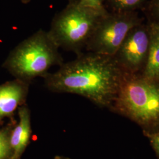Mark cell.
I'll return each instance as SVG.
<instances>
[{
  "mask_svg": "<svg viewBox=\"0 0 159 159\" xmlns=\"http://www.w3.org/2000/svg\"><path fill=\"white\" fill-rule=\"evenodd\" d=\"M152 142L154 149L159 154V134H156L152 137Z\"/></svg>",
  "mask_w": 159,
  "mask_h": 159,
  "instance_id": "cell-14",
  "label": "cell"
},
{
  "mask_svg": "<svg viewBox=\"0 0 159 159\" xmlns=\"http://www.w3.org/2000/svg\"><path fill=\"white\" fill-rule=\"evenodd\" d=\"M18 114V122L10 134L12 151L10 159H20L29 143L32 134L29 107L25 104L19 107Z\"/></svg>",
  "mask_w": 159,
  "mask_h": 159,
  "instance_id": "cell-8",
  "label": "cell"
},
{
  "mask_svg": "<svg viewBox=\"0 0 159 159\" xmlns=\"http://www.w3.org/2000/svg\"><path fill=\"white\" fill-rule=\"evenodd\" d=\"M127 74L114 56L89 52L63 63L56 72L48 73L44 79L50 91L75 94L101 107H110Z\"/></svg>",
  "mask_w": 159,
  "mask_h": 159,
  "instance_id": "cell-1",
  "label": "cell"
},
{
  "mask_svg": "<svg viewBox=\"0 0 159 159\" xmlns=\"http://www.w3.org/2000/svg\"><path fill=\"white\" fill-rule=\"evenodd\" d=\"M146 0H104L110 12H129L137 11L145 6Z\"/></svg>",
  "mask_w": 159,
  "mask_h": 159,
  "instance_id": "cell-10",
  "label": "cell"
},
{
  "mask_svg": "<svg viewBox=\"0 0 159 159\" xmlns=\"http://www.w3.org/2000/svg\"><path fill=\"white\" fill-rule=\"evenodd\" d=\"M30 1H31V0H21V1L23 2V3H24V4H28L29 2H30Z\"/></svg>",
  "mask_w": 159,
  "mask_h": 159,
  "instance_id": "cell-15",
  "label": "cell"
},
{
  "mask_svg": "<svg viewBox=\"0 0 159 159\" xmlns=\"http://www.w3.org/2000/svg\"><path fill=\"white\" fill-rule=\"evenodd\" d=\"M146 14L150 24L159 26V0H150L146 5Z\"/></svg>",
  "mask_w": 159,
  "mask_h": 159,
  "instance_id": "cell-12",
  "label": "cell"
},
{
  "mask_svg": "<svg viewBox=\"0 0 159 159\" xmlns=\"http://www.w3.org/2000/svg\"><path fill=\"white\" fill-rule=\"evenodd\" d=\"M150 45L144 77L156 80L159 75V26L149 23Z\"/></svg>",
  "mask_w": 159,
  "mask_h": 159,
  "instance_id": "cell-9",
  "label": "cell"
},
{
  "mask_svg": "<svg viewBox=\"0 0 159 159\" xmlns=\"http://www.w3.org/2000/svg\"><path fill=\"white\" fill-rule=\"evenodd\" d=\"M69 1V2H72V1H74L75 0H68Z\"/></svg>",
  "mask_w": 159,
  "mask_h": 159,
  "instance_id": "cell-18",
  "label": "cell"
},
{
  "mask_svg": "<svg viewBox=\"0 0 159 159\" xmlns=\"http://www.w3.org/2000/svg\"><path fill=\"white\" fill-rule=\"evenodd\" d=\"M108 11H100L85 7L78 0L69 2L56 15L48 31L58 48L81 53L100 17Z\"/></svg>",
  "mask_w": 159,
  "mask_h": 159,
  "instance_id": "cell-3",
  "label": "cell"
},
{
  "mask_svg": "<svg viewBox=\"0 0 159 159\" xmlns=\"http://www.w3.org/2000/svg\"><path fill=\"white\" fill-rule=\"evenodd\" d=\"M80 4L100 11H107L106 8L104 0H78Z\"/></svg>",
  "mask_w": 159,
  "mask_h": 159,
  "instance_id": "cell-13",
  "label": "cell"
},
{
  "mask_svg": "<svg viewBox=\"0 0 159 159\" xmlns=\"http://www.w3.org/2000/svg\"><path fill=\"white\" fill-rule=\"evenodd\" d=\"M156 81H159V76H158V77H157V80H156Z\"/></svg>",
  "mask_w": 159,
  "mask_h": 159,
  "instance_id": "cell-17",
  "label": "cell"
},
{
  "mask_svg": "<svg viewBox=\"0 0 159 159\" xmlns=\"http://www.w3.org/2000/svg\"><path fill=\"white\" fill-rule=\"evenodd\" d=\"M11 132L9 129H0V159L11 158L12 154L10 145Z\"/></svg>",
  "mask_w": 159,
  "mask_h": 159,
  "instance_id": "cell-11",
  "label": "cell"
},
{
  "mask_svg": "<svg viewBox=\"0 0 159 159\" xmlns=\"http://www.w3.org/2000/svg\"><path fill=\"white\" fill-rule=\"evenodd\" d=\"M127 75L120 85L113 106L115 109L140 125H157L159 123V83L144 77L139 78Z\"/></svg>",
  "mask_w": 159,
  "mask_h": 159,
  "instance_id": "cell-4",
  "label": "cell"
},
{
  "mask_svg": "<svg viewBox=\"0 0 159 159\" xmlns=\"http://www.w3.org/2000/svg\"><path fill=\"white\" fill-rule=\"evenodd\" d=\"M56 159H67V158H64V157H57L56 158Z\"/></svg>",
  "mask_w": 159,
  "mask_h": 159,
  "instance_id": "cell-16",
  "label": "cell"
},
{
  "mask_svg": "<svg viewBox=\"0 0 159 159\" xmlns=\"http://www.w3.org/2000/svg\"><path fill=\"white\" fill-rule=\"evenodd\" d=\"M58 49L48 31L40 29L17 46L6 66L17 79L30 83L36 77H44L51 67L64 63Z\"/></svg>",
  "mask_w": 159,
  "mask_h": 159,
  "instance_id": "cell-2",
  "label": "cell"
},
{
  "mask_svg": "<svg viewBox=\"0 0 159 159\" xmlns=\"http://www.w3.org/2000/svg\"><path fill=\"white\" fill-rule=\"evenodd\" d=\"M149 45V25L141 23L129 32L114 57L127 73H135L146 66Z\"/></svg>",
  "mask_w": 159,
  "mask_h": 159,
  "instance_id": "cell-6",
  "label": "cell"
},
{
  "mask_svg": "<svg viewBox=\"0 0 159 159\" xmlns=\"http://www.w3.org/2000/svg\"><path fill=\"white\" fill-rule=\"evenodd\" d=\"M141 23L142 20L137 11H108L97 23L85 48L89 52L114 56L129 32Z\"/></svg>",
  "mask_w": 159,
  "mask_h": 159,
  "instance_id": "cell-5",
  "label": "cell"
},
{
  "mask_svg": "<svg viewBox=\"0 0 159 159\" xmlns=\"http://www.w3.org/2000/svg\"><path fill=\"white\" fill-rule=\"evenodd\" d=\"M30 84L17 79L0 85V119L11 116L18 106L24 104Z\"/></svg>",
  "mask_w": 159,
  "mask_h": 159,
  "instance_id": "cell-7",
  "label": "cell"
}]
</instances>
